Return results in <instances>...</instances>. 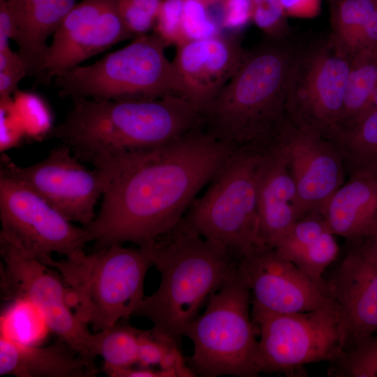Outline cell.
<instances>
[{
  "instance_id": "cell-15",
  "label": "cell",
  "mask_w": 377,
  "mask_h": 377,
  "mask_svg": "<svg viewBox=\"0 0 377 377\" xmlns=\"http://www.w3.org/2000/svg\"><path fill=\"white\" fill-rule=\"evenodd\" d=\"M239 34L187 41L172 61L178 94L202 113L239 68L246 50Z\"/></svg>"
},
{
  "instance_id": "cell-42",
  "label": "cell",
  "mask_w": 377,
  "mask_h": 377,
  "mask_svg": "<svg viewBox=\"0 0 377 377\" xmlns=\"http://www.w3.org/2000/svg\"><path fill=\"white\" fill-rule=\"evenodd\" d=\"M353 246L358 248L377 264V232L360 245Z\"/></svg>"
},
{
  "instance_id": "cell-5",
  "label": "cell",
  "mask_w": 377,
  "mask_h": 377,
  "mask_svg": "<svg viewBox=\"0 0 377 377\" xmlns=\"http://www.w3.org/2000/svg\"><path fill=\"white\" fill-rule=\"evenodd\" d=\"M251 293L239 263L209 297L203 313L185 332L193 343L189 359L195 374L205 377H255L259 330L251 311Z\"/></svg>"
},
{
  "instance_id": "cell-35",
  "label": "cell",
  "mask_w": 377,
  "mask_h": 377,
  "mask_svg": "<svg viewBox=\"0 0 377 377\" xmlns=\"http://www.w3.org/2000/svg\"><path fill=\"white\" fill-rule=\"evenodd\" d=\"M1 152L18 145L24 135L21 119L10 98L1 99Z\"/></svg>"
},
{
  "instance_id": "cell-37",
  "label": "cell",
  "mask_w": 377,
  "mask_h": 377,
  "mask_svg": "<svg viewBox=\"0 0 377 377\" xmlns=\"http://www.w3.org/2000/svg\"><path fill=\"white\" fill-rule=\"evenodd\" d=\"M161 369L169 372L172 377H193L195 373L186 365L180 346L172 341L167 346L159 363Z\"/></svg>"
},
{
  "instance_id": "cell-24",
  "label": "cell",
  "mask_w": 377,
  "mask_h": 377,
  "mask_svg": "<svg viewBox=\"0 0 377 377\" xmlns=\"http://www.w3.org/2000/svg\"><path fill=\"white\" fill-rule=\"evenodd\" d=\"M376 88L377 50L364 51L353 56L350 60L341 114L333 136L351 126L362 117Z\"/></svg>"
},
{
  "instance_id": "cell-29",
  "label": "cell",
  "mask_w": 377,
  "mask_h": 377,
  "mask_svg": "<svg viewBox=\"0 0 377 377\" xmlns=\"http://www.w3.org/2000/svg\"><path fill=\"white\" fill-rule=\"evenodd\" d=\"M162 0H119L122 22L133 38L153 30Z\"/></svg>"
},
{
  "instance_id": "cell-23",
  "label": "cell",
  "mask_w": 377,
  "mask_h": 377,
  "mask_svg": "<svg viewBox=\"0 0 377 377\" xmlns=\"http://www.w3.org/2000/svg\"><path fill=\"white\" fill-rule=\"evenodd\" d=\"M332 34L337 49L350 59L377 50V0H329Z\"/></svg>"
},
{
  "instance_id": "cell-36",
  "label": "cell",
  "mask_w": 377,
  "mask_h": 377,
  "mask_svg": "<svg viewBox=\"0 0 377 377\" xmlns=\"http://www.w3.org/2000/svg\"><path fill=\"white\" fill-rule=\"evenodd\" d=\"M251 0H225L222 29L226 34H239L252 21Z\"/></svg>"
},
{
  "instance_id": "cell-21",
  "label": "cell",
  "mask_w": 377,
  "mask_h": 377,
  "mask_svg": "<svg viewBox=\"0 0 377 377\" xmlns=\"http://www.w3.org/2000/svg\"><path fill=\"white\" fill-rule=\"evenodd\" d=\"M16 23L14 40L29 75H37L54 34L76 0H8Z\"/></svg>"
},
{
  "instance_id": "cell-14",
  "label": "cell",
  "mask_w": 377,
  "mask_h": 377,
  "mask_svg": "<svg viewBox=\"0 0 377 377\" xmlns=\"http://www.w3.org/2000/svg\"><path fill=\"white\" fill-rule=\"evenodd\" d=\"M239 265L251 290V308L299 313L332 302L326 281L313 280L273 247L256 244Z\"/></svg>"
},
{
  "instance_id": "cell-34",
  "label": "cell",
  "mask_w": 377,
  "mask_h": 377,
  "mask_svg": "<svg viewBox=\"0 0 377 377\" xmlns=\"http://www.w3.org/2000/svg\"><path fill=\"white\" fill-rule=\"evenodd\" d=\"M172 341H175L152 329L139 330L137 364L143 368L159 365L167 346Z\"/></svg>"
},
{
  "instance_id": "cell-17",
  "label": "cell",
  "mask_w": 377,
  "mask_h": 377,
  "mask_svg": "<svg viewBox=\"0 0 377 377\" xmlns=\"http://www.w3.org/2000/svg\"><path fill=\"white\" fill-rule=\"evenodd\" d=\"M325 281L343 327L346 350L377 332V264L374 261L352 246Z\"/></svg>"
},
{
  "instance_id": "cell-4",
  "label": "cell",
  "mask_w": 377,
  "mask_h": 377,
  "mask_svg": "<svg viewBox=\"0 0 377 377\" xmlns=\"http://www.w3.org/2000/svg\"><path fill=\"white\" fill-rule=\"evenodd\" d=\"M42 263L59 271L75 316L98 332L134 315L145 297V276L153 265L146 249L119 244Z\"/></svg>"
},
{
  "instance_id": "cell-40",
  "label": "cell",
  "mask_w": 377,
  "mask_h": 377,
  "mask_svg": "<svg viewBox=\"0 0 377 377\" xmlns=\"http://www.w3.org/2000/svg\"><path fill=\"white\" fill-rule=\"evenodd\" d=\"M287 15L311 17L318 13L320 0H281Z\"/></svg>"
},
{
  "instance_id": "cell-41",
  "label": "cell",
  "mask_w": 377,
  "mask_h": 377,
  "mask_svg": "<svg viewBox=\"0 0 377 377\" xmlns=\"http://www.w3.org/2000/svg\"><path fill=\"white\" fill-rule=\"evenodd\" d=\"M112 377H172L168 371L162 370H153L150 368L132 367L119 371L113 374Z\"/></svg>"
},
{
  "instance_id": "cell-43",
  "label": "cell",
  "mask_w": 377,
  "mask_h": 377,
  "mask_svg": "<svg viewBox=\"0 0 377 377\" xmlns=\"http://www.w3.org/2000/svg\"><path fill=\"white\" fill-rule=\"evenodd\" d=\"M376 110H377V88L374 91L362 117H363L364 115L367 114L368 113L371 112Z\"/></svg>"
},
{
  "instance_id": "cell-6",
  "label": "cell",
  "mask_w": 377,
  "mask_h": 377,
  "mask_svg": "<svg viewBox=\"0 0 377 377\" xmlns=\"http://www.w3.org/2000/svg\"><path fill=\"white\" fill-rule=\"evenodd\" d=\"M264 153L232 151L184 216L202 237L238 262L257 243L258 179Z\"/></svg>"
},
{
  "instance_id": "cell-11",
  "label": "cell",
  "mask_w": 377,
  "mask_h": 377,
  "mask_svg": "<svg viewBox=\"0 0 377 377\" xmlns=\"http://www.w3.org/2000/svg\"><path fill=\"white\" fill-rule=\"evenodd\" d=\"M1 231L28 255L43 261L52 253L72 257L89 242L84 227L73 226L20 180L0 172Z\"/></svg>"
},
{
  "instance_id": "cell-19",
  "label": "cell",
  "mask_w": 377,
  "mask_h": 377,
  "mask_svg": "<svg viewBox=\"0 0 377 377\" xmlns=\"http://www.w3.org/2000/svg\"><path fill=\"white\" fill-rule=\"evenodd\" d=\"M347 177L321 214L334 235L359 246L377 232V172Z\"/></svg>"
},
{
  "instance_id": "cell-9",
  "label": "cell",
  "mask_w": 377,
  "mask_h": 377,
  "mask_svg": "<svg viewBox=\"0 0 377 377\" xmlns=\"http://www.w3.org/2000/svg\"><path fill=\"white\" fill-rule=\"evenodd\" d=\"M350 59L330 36L299 47L288 84L286 114L297 129L330 140L341 114Z\"/></svg>"
},
{
  "instance_id": "cell-10",
  "label": "cell",
  "mask_w": 377,
  "mask_h": 377,
  "mask_svg": "<svg viewBox=\"0 0 377 377\" xmlns=\"http://www.w3.org/2000/svg\"><path fill=\"white\" fill-rule=\"evenodd\" d=\"M1 287L10 300L24 297L42 312L52 332L82 357L94 360L87 325L72 312L68 288L49 266L28 255L11 237L0 232Z\"/></svg>"
},
{
  "instance_id": "cell-2",
  "label": "cell",
  "mask_w": 377,
  "mask_h": 377,
  "mask_svg": "<svg viewBox=\"0 0 377 377\" xmlns=\"http://www.w3.org/2000/svg\"><path fill=\"white\" fill-rule=\"evenodd\" d=\"M288 38L250 50L232 77L201 113L202 128L232 151L265 152L290 126L286 102L299 50Z\"/></svg>"
},
{
  "instance_id": "cell-3",
  "label": "cell",
  "mask_w": 377,
  "mask_h": 377,
  "mask_svg": "<svg viewBox=\"0 0 377 377\" xmlns=\"http://www.w3.org/2000/svg\"><path fill=\"white\" fill-rule=\"evenodd\" d=\"M145 249L160 272L161 281L133 316L149 319L152 330L181 346L186 328L205 300L221 286L239 262L202 237L184 216Z\"/></svg>"
},
{
  "instance_id": "cell-8",
  "label": "cell",
  "mask_w": 377,
  "mask_h": 377,
  "mask_svg": "<svg viewBox=\"0 0 377 377\" xmlns=\"http://www.w3.org/2000/svg\"><path fill=\"white\" fill-rule=\"evenodd\" d=\"M259 330L258 374L301 376L306 364L340 358L346 335L333 302L316 310L280 313L251 308Z\"/></svg>"
},
{
  "instance_id": "cell-30",
  "label": "cell",
  "mask_w": 377,
  "mask_h": 377,
  "mask_svg": "<svg viewBox=\"0 0 377 377\" xmlns=\"http://www.w3.org/2000/svg\"><path fill=\"white\" fill-rule=\"evenodd\" d=\"M252 22L272 39H286L290 35L287 15L281 0H251Z\"/></svg>"
},
{
  "instance_id": "cell-16",
  "label": "cell",
  "mask_w": 377,
  "mask_h": 377,
  "mask_svg": "<svg viewBox=\"0 0 377 377\" xmlns=\"http://www.w3.org/2000/svg\"><path fill=\"white\" fill-rule=\"evenodd\" d=\"M305 216L320 212L347 176L343 157L330 140L291 124L281 140Z\"/></svg>"
},
{
  "instance_id": "cell-38",
  "label": "cell",
  "mask_w": 377,
  "mask_h": 377,
  "mask_svg": "<svg viewBox=\"0 0 377 377\" xmlns=\"http://www.w3.org/2000/svg\"><path fill=\"white\" fill-rule=\"evenodd\" d=\"M26 75H29L28 70L23 61L0 71V99L10 98L18 83Z\"/></svg>"
},
{
  "instance_id": "cell-20",
  "label": "cell",
  "mask_w": 377,
  "mask_h": 377,
  "mask_svg": "<svg viewBox=\"0 0 377 377\" xmlns=\"http://www.w3.org/2000/svg\"><path fill=\"white\" fill-rule=\"evenodd\" d=\"M93 360L80 355L64 341L29 345L0 337V376L16 377H92Z\"/></svg>"
},
{
  "instance_id": "cell-1",
  "label": "cell",
  "mask_w": 377,
  "mask_h": 377,
  "mask_svg": "<svg viewBox=\"0 0 377 377\" xmlns=\"http://www.w3.org/2000/svg\"><path fill=\"white\" fill-rule=\"evenodd\" d=\"M231 152L200 127L126 155L110 177L98 214L84 227L94 251L127 242L151 246L181 221Z\"/></svg>"
},
{
  "instance_id": "cell-28",
  "label": "cell",
  "mask_w": 377,
  "mask_h": 377,
  "mask_svg": "<svg viewBox=\"0 0 377 377\" xmlns=\"http://www.w3.org/2000/svg\"><path fill=\"white\" fill-rule=\"evenodd\" d=\"M327 374L338 377H377V335L369 336L345 350L331 363Z\"/></svg>"
},
{
  "instance_id": "cell-33",
  "label": "cell",
  "mask_w": 377,
  "mask_h": 377,
  "mask_svg": "<svg viewBox=\"0 0 377 377\" xmlns=\"http://www.w3.org/2000/svg\"><path fill=\"white\" fill-rule=\"evenodd\" d=\"M184 0H162L153 33L166 47L184 43Z\"/></svg>"
},
{
  "instance_id": "cell-32",
  "label": "cell",
  "mask_w": 377,
  "mask_h": 377,
  "mask_svg": "<svg viewBox=\"0 0 377 377\" xmlns=\"http://www.w3.org/2000/svg\"><path fill=\"white\" fill-rule=\"evenodd\" d=\"M182 31L184 43L223 34L202 0H184Z\"/></svg>"
},
{
  "instance_id": "cell-13",
  "label": "cell",
  "mask_w": 377,
  "mask_h": 377,
  "mask_svg": "<svg viewBox=\"0 0 377 377\" xmlns=\"http://www.w3.org/2000/svg\"><path fill=\"white\" fill-rule=\"evenodd\" d=\"M118 1L82 0L76 3L54 33L37 79L47 84L91 57L131 38L119 15Z\"/></svg>"
},
{
  "instance_id": "cell-25",
  "label": "cell",
  "mask_w": 377,
  "mask_h": 377,
  "mask_svg": "<svg viewBox=\"0 0 377 377\" xmlns=\"http://www.w3.org/2000/svg\"><path fill=\"white\" fill-rule=\"evenodd\" d=\"M330 141L340 151L347 176L357 172H377V110L337 133Z\"/></svg>"
},
{
  "instance_id": "cell-22",
  "label": "cell",
  "mask_w": 377,
  "mask_h": 377,
  "mask_svg": "<svg viewBox=\"0 0 377 377\" xmlns=\"http://www.w3.org/2000/svg\"><path fill=\"white\" fill-rule=\"evenodd\" d=\"M313 280L324 283L322 274L339 253L334 235L320 212L298 220L271 246Z\"/></svg>"
},
{
  "instance_id": "cell-18",
  "label": "cell",
  "mask_w": 377,
  "mask_h": 377,
  "mask_svg": "<svg viewBox=\"0 0 377 377\" xmlns=\"http://www.w3.org/2000/svg\"><path fill=\"white\" fill-rule=\"evenodd\" d=\"M258 245L271 246L305 216L281 141L265 151L258 179Z\"/></svg>"
},
{
  "instance_id": "cell-31",
  "label": "cell",
  "mask_w": 377,
  "mask_h": 377,
  "mask_svg": "<svg viewBox=\"0 0 377 377\" xmlns=\"http://www.w3.org/2000/svg\"><path fill=\"white\" fill-rule=\"evenodd\" d=\"M13 103L21 119L25 137L36 140L47 133L50 134L53 128L51 116L40 99L24 95Z\"/></svg>"
},
{
  "instance_id": "cell-7",
  "label": "cell",
  "mask_w": 377,
  "mask_h": 377,
  "mask_svg": "<svg viewBox=\"0 0 377 377\" xmlns=\"http://www.w3.org/2000/svg\"><path fill=\"white\" fill-rule=\"evenodd\" d=\"M166 46L154 33L133 38L124 47L91 65L77 66L55 78L61 97L124 101L178 94Z\"/></svg>"
},
{
  "instance_id": "cell-12",
  "label": "cell",
  "mask_w": 377,
  "mask_h": 377,
  "mask_svg": "<svg viewBox=\"0 0 377 377\" xmlns=\"http://www.w3.org/2000/svg\"><path fill=\"white\" fill-rule=\"evenodd\" d=\"M0 172L20 180L68 221L80 223L82 227L96 217V202L110 183L107 174L82 165L65 144L52 149L42 161L25 167L3 154Z\"/></svg>"
},
{
  "instance_id": "cell-26",
  "label": "cell",
  "mask_w": 377,
  "mask_h": 377,
  "mask_svg": "<svg viewBox=\"0 0 377 377\" xmlns=\"http://www.w3.org/2000/svg\"><path fill=\"white\" fill-rule=\"evenodd\" d=\"M139 330L116 324L93 334L91 353L103 359V370L110 376L137 364Z\"/></svg>"
},
{
  "instance_id": "cell-39",
  "label": "cell",
  "mask_w": 377,
  "mask_h": 377,
  "mask_svg": "<svg viewBox=\"0 0 377 377\" xmlns=\"http://www.w3.org/2000/svg\"><path fill=\"white\" fill-rule=\"evenodd\" d=\"M16 23L8 0H0V51L9 49V40L15 39Z\"/></svg>"
},
{
  "instance_id": "cell-27",
  "label": "cell",
  "mask_w": 377,
  "mask_h": 377,
  "mask_svg": "<svg viewBox=\"0 0 377 377\" xmlns=\"http://www.w3.org/2000/svg\"><path fill=\"white\" fill-rule=\"evenodd\" d=\"M1 316V337L16 342L38 345L51 332L40 310L24 297H16Z\"/></svg>"
}]
</instances>
